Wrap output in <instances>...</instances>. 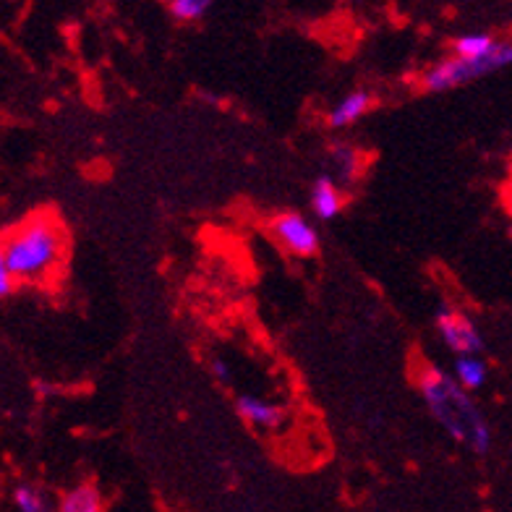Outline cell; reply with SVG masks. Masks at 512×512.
Here are the masks:
<instances>
[{
	"label": "cell",
	"mask_w": 512,
	"mask_h": 512,
	"mask_svg": "<svg viewBox=\"0 0 512 512\" xmlns=\"http://www.w3.org/2000/svg\"><path fill=\"white\" fill-rule=\"evenodd\" d=\"M418 392L426 408L437 418V424L450 434L458 445L468 447L476 455H486L492 447V429L473 403L471 392H465L452 374L439 366L426 364L418 371Z\"/></svg>",
	"instance_id": "obj_1"
},
{
	"label": "cell",
	"mask_w": 512,
	"mask_h": 512,
	"mask_svg": "<svg viewBox=\"0 0 512 512\" xmlns=\"http://www.w3.org/2000/svg\"><path fill=\"white\" fill-rule=\"evenodd\" d=\"M63 246L61 225L50 215H32L6 233L0 264H6L16 283H42L61 262Z\"/></svg>",
	"instance_id": "obj_2"
},
{
	"label": "cell",
	"mask_w": 512,
	"mask_h": 512,
	"mask_svg": "<svg viewBox=\"0 0 512 512\" xmlns=\"http://www.w3.org/2000/svg\"><path fill=\"white\" fill-rule=\"evenodd\" d=\"M512 66V40H499L497 48L484 58H458L450 55L445 61L434 63L432 68H426L421 76V87L432 95L439 92H450V89L465 87L476 79L502 71V68Z\"/></svg>",
	"instance_id": "obj_3"
},
{
	"label": "cell",
	"mask_w": 512,
	"mask_h": 512,
	"mask_svg": "<svg viewBox=\"0 0 512 512\" xmlns=\"http://www.w3.org/2000/svg\"><path fill=\"white\" fill-rule=\"evenodd\" d=\"M434 324H437V332L442 343L447 345V351H452L455 356H479L484 351V335L463 311L442 304L434 314Z\"/></svg>",
	"instance_id": "obj_4"
},
{
	"label": "cell",
	"mask_w": 512,
	"mask_h": 512,
	"mask_svg": "<svg viewBox=\"0 0 512 512\" xmlns=\"http://www.w3.org/2000/svg\"><path fill=\"white\" fill-rule=\"evenodd\" d=\"M270 230L272 238L293 256L309 259V256H314L319 251L317 228L304 215H298V212H280V215H275L272 217Z\"/></svg>",
	"instance_id": "obj_5"
},
{
	"label": "cell",
	"mask_w": 512,
	"mask_h": 512,
	"mask_svg": "<svg viewBox=\"0 0 512 512\" xmlns=\"http://www.w3.org/2000/svg\"><path fill=\"white\" fill-rule=\"evenodd\" d=\"M236 413L259 432H275L285 424V408L270 400L256 398V395H238L236 398Z\"/></svg>",
	"instance_id": "obj_6"
},
{
	"label": "cell",
	"mask_w": 512,
	"mask_h": 512,
	"mask_svg": "<svg viewBox=\"0 0 512 512\" xmlns=\"http://www.w3.org/2000/svg\"><path fill=\"white\" fill-rule=\"evenodd\" d=\"M371 105H374L371 92H366V89H353L343 100L332 105V110L327 113V126L335 128V131L353 126V123H358L369 113Z\"/></svg>",
	"instance_id": "obj_7"
},
{
	"label": "cell",
	"mask_w": 512,
	"mask_h": 512,
	"mask_svg": "<svg viewBox=\"0 0 512 512\" xmlns=\"http://www.w3.org/2000/svg\"><path fill=\"white\" fill-rule=\"evenodd\" d=\"M345 196L340 191L335 181L330 176H319L311 186V209H314V215L322 220V223H330L335 220L340 212H343Z\"/></svg>",
	"instance_id": "obj_8"
},
{
	"label": "cell",
	"mask_w": 512,
	"mask_h": 512,
	"mask_svg": "<svg viewBox=\"0 0 512 512\" xmlns=\"http://www.w3.org/2000/svg\"><path fill=\"white\" fill-rule=\"evenodd\" d=\"M11 505L14 512H58V502L37 484H16Z\"/></svg>",
	"instance_id": "obj_9"
},
{
	"label": "cell",
	"mask_w": 512,
	"mask_h": 512,
	"mask_svg": "<svg viewBox=\"0 0 512 512\" xmlns=\"http://www.w3.org/2000/svg\"><path fill=\"white\" fill-rule=\"evenodd\" d=\"M58 512H105V502L95 484H79L63 494Z\"/></svg>",
	"instance_id": "obj_10"
},
{
	"label": "cell",
	"mask_w": 512,
	"mask_h": 512,
	"mask_svg": "<svg viewBox=\"0 0 512 512\" xmlns=\"http://www.w3.org/2000/svg\"><path fill=\"white\" fill-rule=\"evenodd\" d=\"M486 364L479 356H458L452 364V379L463 387L465 392H476L484 387L486 382Z\"/></svg>",
	"instance_id": "obj_11"
},
{
	"label": "cell",
	"mask_w": 512,
	"mask_h": 512,
	"mask_svg": "<svg viewBox=\"0 0 512 512\" xmlns=\"http://www.w3.org/2000/svg\"><path fill=\"white\" fill-rule=\"evenodd\" d=\"M497 37L489 32H468L452 40V55L458 58H484L497 48Z\"/></svg>",
	"instance_id": "obj_12"
},
{
	"label": "cell",
	"mask_w": 512,
	"mask_h": 512,
	"mask_svg": "<svg viewBox=\"0 0 512 512\" xmlns=\"http://www.w3.org/2000/svg\"><path fill=\"white\" fill-rule=\"evenodd\" d=\"M212 6V0H170V14L178 21L202 19Z\"/></svg>",
	"instance_id": "obj_13"
},
{
	"label": "cell",
	"mask_w": 512,
	"mask_h": 512,
	"mask_svg": "<svg viewBox=\"0 0 512 512\" xmlns=\"http://www.w3.org/2000/svg\"><path fill=\"white\" fill-rule=\"evenodd\" d=\"M332 162H335L337 173L348 178V181H351V178H356L358 168H361V157H358L356 149H351V147L332 149Z\"/></svg>",
	"instance_id": "obj_14"
},
{
	"label": "cell",
	"mask_w": 512,
	"mask_h": 512,
	"mask_svg": "<svg viewBox=\"0 0 512 512\" xmlns=\"http://www.w3.org/2000/svg\"><path fill=\"white\" fill-rule=\"evenodd\" d=\"M16 285H19V283H16V277L8 272L6 264H0V298L11 296Z\"/></svg>",
	"instance_id": "obj_15"
},
{
	"label": "cell",
	"mask_w": 512,
	"mask_h": 512,
	"mask_svg": "<svg viewBox=\"0 0 512 512\" xmlns=\"http://www.w3.org/2000/svg\"><path fill=\"white\" fill-rule=\"evenodd\" d=\"M209 371H212V377H215L220 384L230 382V369H228V364H225L223 358H215V361L209 364Z\"/></svg>",
	"instance_id": "obj_16"
}]
</instances>
